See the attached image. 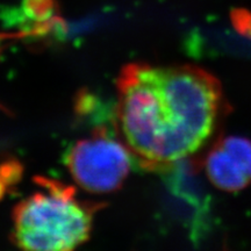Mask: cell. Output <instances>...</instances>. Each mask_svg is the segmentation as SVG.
I'll return each instance as SVG.
<instances>
[{"mask_svg":"<svg viewBox=\"0 0 251 251\" xmlns=\"http://www.w3.org/2000/svg\"><path fill=\"white\" fill-rule=\"evenodd\" d=\"M220 105L219 83L199 68L134 63L118 78L120 136L148 170L165 171L199 149L214 128Z\"/></svg>","mask_w":251,"mask_h":251,"instance_id":"1","label":"cell"},{"mask_svg":"<svg viewBox=\"0 0 251 251\" xmlns=\"http://www.w3.org/2000/svg\"><path fill=\"white\" fill-rule=\"evenodd\" d=\"M41 190L15 206L12 241L24 250L69 251L89 240L101 203L80 200L75 187L37 177Z\"/></svg>","mask_w":251,"mask_h":251,"instance_id":"2","label":"cell"},{"mask_svg":"<svg viewBox=\"0 0 251 251\" xmlns=\"http://www.w3.org/2000/svg\"><path fill=\"white\" fill-rule=\"evenodd\" d=\"M135 157L124 140L106 126L77 141L65 155V164L75 181L92 193L114 192L131 170Z\"/></svg>","mask_w":251,"mask_h":251,"instance_id":"3","label":"cell"},{"mask_svg":"<svg viewBox=\"0 0 251 251\" xmlns=\"http://www.w3.org/2000/svg\"><path fill=\"white\" fill-rule=\"evenodd\" d=\"M165 174L169 192L180 202L183 211H186L185 218L191 234L198 240L203 236L209 226L211 202L206 188L198 178L196 168L185 158L174 163Z\"/></svg>","mask_w":251,"mask_h":251,"instance_id":"4","label":"cell"},{"mask_svg":"<svg viewBox=\"0 0 251 251\" xmlns=\"http://www.w3.org/2000/svg\"><path fill=\"white\" fill-rule=\"evenodd\" d=\"M206 172L216 187L229 192L242 190L251 180L240 164L221 146L213 149L207 156Z\"/></svg>","mask_w":251,"mask_h":251,"instance_id":"5","label":"cell"},{"mask_svg":"<svg viewBox=\"0 0 251 251\" xmlns=\"http://www.w3.org/2000/svg\"><path fill=\"white\" fill-rule=\"evenodd\" d=\"M221 147L240 164L251 179V141L244 137L230 136L222 141Z\"/></svg>","mask_w":251,"mask_h":251,"instance_id":"6","label":"cell"},{"mask_svg":"<svg viewBox=\"0 0 251 251\" xmlns=\"http://www.w3.org/2000/svg\"><path fill=\"white\" fill-rule=\"evenodd\" d=\"M231 21L234 27L242 35L251 39V13L247 9H234L231 12Z\"/></svg>","mask_w":251,"mask_h":251,"instance_id":"7","label":"cell"},{"mask_svg":"<svg viewBox=\"0 0 251 251\" xmlns=\"http://www.w3.org/2000/svg\"><path fill=\"white\" fill-rule=\"evenodd\" d=\"M4 174V169H1L0 170V197L2 196V193H4V188H5V180H4V177H2V175Z\"/></svg>","mask_w":251,"mask_h":251,"instance_id":"8","label":"cell"}]
</instances>
